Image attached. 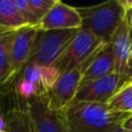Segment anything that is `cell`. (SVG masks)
I'll return each mask as SVG.
<instances>
[{"label":"cell","instance_id":"cell-1","mask_svg":"<svg viewBox=\"0 0 132 132\" xmlns=\"http://www.w3.org/2000/svg\"><path fill=\"white\" fill-rule=\"evenodd\" d=\"M66 132H114L131 113L113 112L107 104L72 102L58 111Z\"/></svg>","mask_w":132,"mask_h":132},{"label":"cell","instance_id":"cell-2","mask_svg":"<svg viewBox=\"0 0 132 132\" xmlns=\"http://www.w3.org/2000/svg\"><path fill=\"white\" fill-rule=\"evenodd\" d=\"M76 8L81 19V29L90 31L103 43H109L127 11L121 0H109L93 6Z\"/></svg>","mask_w":132,"mask_h":132},{"label":"cell","instance_id":"cell-3","mask_svg":"<svg viewBox=\"0 0 132 132\" xmlns=\"http://www.w3.org/2000/svg\"><path fill=\"white\" fill-rule=\"evenodd\" d=\"M78 30H39L28 62L39 66H52L66 50Z\"/></svg>","mask_w":132,"mask_h":132},{"label":"cell","instance_id":"cell-4","mask_svg":"<svg viewBox=\"0 0 132 132\" xmlns=\"http://www.w3.org/2000/svg\"><path fill=\"white\" fill-rule=\"evenodd\" d=\"M102 44L104 43L93 33L80 28L53 66L60 74L75 69L84 65Z\"/></svg>","mask_w":132,"mask_h":132},{"label":"cell","instance_id":"cell-5","mask_svg":"<svg viewBox=\"0 0 132 132\" xmlns=\"http://www.w3.org/2000/svg\"><path fill=\"white\" fill-rule=\"evenodd\" d=\"M131 24L132 8L127 9L124 20L109 41L114 56V72L126 80L132 79V68L130 66V55L132 52Z\"/></svg>","mask_w":132,"mask_h":132},{"label":"cell","instance_id":"cell-6","mask_svg":"<svg viewBox=\"0 0 132 132\" xmlns=\"http://www.w3.org/2000/svg\"><path fill=\"white\" fill-rule=\"evenodd\" d=\"M82 66L59 75L52 88L46 92L48 107L54 111H61L71 104L80 85Z\"/></svg>","mask_w":132,"mask_h":132},{"label":"cell","instance_id":"cell-7","mask_svg":"<svg viewBox=\"0 0 132 132\" xmlns=\"http://www.w3.org/2000/svg\"><path fill=\"white\" fill-rule=\"evenodd\" d=\"M127 81L129 80H126L116 72H112L89 84L79 86L73 102L106 104Z\"/></svg>","mask_w":132,"mask_h":132},{"label":"cell","instance_id":"cell-8","mask_svg":"<svg viewBox=\"0 0 132 132\" xmlns=\"http://www.w3.org/2000/svg\"><path fill=\"white\" fill-rule=\"evenodd\" d=\"M32 132H66L58 111L48 107L45 95H37L26 100Z\"/></svg>","mask_w":132,"mask_h":132},{"label":"cell","instance_id":"cell-9","mask_svg":"<svg viewBox=\"0 0 132 132\" xmlns=\"http://www.w3.org/2000/svg\"><path fill=\"white\" fill-rule=\"evenodd\" d=\"M39 30V26H26L19 30H15L11 36L9 56L11 72L14 81L19 73L29 60L34 40Z\"/></svg>","mask_w":132,"mask_h":132},{"label":"cell","instance_id":"cell-10","mask_svg":"<svg viewBox=\"0 0 132 132\" xmlns=\"http://www.w3.org/2000/svg\"><path fill=\"white\" fill-rule=\"evenodd\" d=\"M81 66L82 72L79 86L89 84L93 80L114 72V56L110 43L102 44L95 52V54Z\"/></svg>","mask_w":132,"mask_h":132},{"label":"cell","instance_id":"cell-11","mask_svg":"<svg viewBox=\"0 0 132 132\" xmlns=\"http://www.w3.org/2000/svg\"><path fill=\"white\" fill-rule=\"evenodd\" d=\"M40 30L80 29L81 19L76 7L57 0L55 5L40 20Z\"/></svg>","mask_w":132,"mask_h":132},{"label":"cell","instance_id":"cell-12","mask_svg":"<svg viewBox=\"0 0 132 132\" xmlns=\"http://www.w3.org/2000/svg\"><path fill=\"white\" fill-rule=\"evenodd\" d=\"M14 31L0 27V89L14 81L9 56L10 39Z\"/></svg>","mask_w":132,"mask_h":132},{"label":"cell","instance_id":"cell-13","mask_svg":"<svg viewBox=\"0 0 132 132\" xmlns=\"http://www.w3.org/2000/svg\"><path fill=\"white\" fill-rule=\"evenodd\" d=\"M4 119L6 124V132H32L26 101L22 100L18 105L10 108L4 116Z\"/></svg>","mask_w":132,"mask_h":132},{"label":"cell","instance_id":"cell-14","mask_svg":"<svg viewBox=\"0 0 132 132\" xmlns=\"http://www.w3.org/2000/svg\"><path fill=\"white\" fill-rule=\"evenodd\" d=\"M26 26L12 0H0V27L14 31Z\"/></svg>","mask_w":132,"mask_h":132},{"label":"cell","instance_id":"cell-15","mask_svg":"<svg viewBox=\"0 0 132 132\" xmlns=\"http://www.w3.org/2000/svg\"><path fill=\"white\" fill-rule=\"evenodd\" d=\"M106 104L110 111L132 113V79L127 81Z\"/></svg>","mask_w":132,"mask_h":132},{"label":"cell","instance_id":"cell-16","mask_svg":"<svg viewBox=\"0 0 132 132\" xmlns=\"http://www.w3.org/2000/svg\"><path fill=\"white\" fill-rule=\"evenodd\" d=\"M18 78H22L36 85L39 91V95H45L42 90V66L28 62L19 73L16 79Z\"/></svg>","mask_w":132,"mask_h":132},{"label":"cell","instance_id":"cell-17","mask_svg":"<svg viewBox=\"0 0 132 132\" xmlns=\"http://www.w3.org/2000/svg\"><path fill=\"white\" fill-rule=\"evenodd\" d=\"M14 91H15L18 98L23 101L29 100L32 97L39 95V91H38V88L36 85H34L28 80L22 79V78L15 79Z\"/></svg>","mask_w":132,"mask_h":132},{"label":"cell","instance_id":"cell-18","mask_svg":"<svg viewBox=\"0 0 132 132\" xmlns=\"http://www.w3.org/2000/svg\"><path fill=\"white\" fill-rule=\"evenodd\" d=\"M16 10L28 26H39V19L30 7L28 0H12Z\"/></svg>","mask_w":132,"mask_h":132},{"label":"cell","instance_id":"cell-19","mask_svg":"<svg viewBox=\"0 0 132 132\" xmlns=\"http://www.w3.org/2000/svg\"><path fill=\"white\" fill-rule=\"evenodd\" d=\"M57 0H28V3L39 21L55 5ZM40 23V22H39Z\"/></svg>","mask_w":132,"mask_h":132},{"label":"cell","instance_id":"cell-20","mask_svg":"<svg viewBox=\"0 0 132 132\" xmlns=\"http://www.w3.org/2000/svg\"><path fill=\"white\" fill-rule=\"evenodd\" d=\"M59 75L60 73L53 65L42 66V90L44 94H46V92L52 88V86L55 84Z\"/></svg>","mask_w":132,"mask_h":132},{"label":"cell","instance_id":"cell-21","mask_svg":"<svg viewBox=\"0 0 132 132\" xmlns=\"http://www.w3.org/2000/svg\"><path fill=\"white\" fill-rule=\"evenodd\" d=\"M122 128L126 132H132V113L129 114L122 124Z\"/></svg>","mask_w":132,"mask_h":132},{"label":"cell","instance_id":"cell-22","mask_svg":"<svg viewBox=\"0 0 132 132\" xmlns=\"http://www.w3.org/2000/svg\"><path fill=\"white\" fill-rule=\"evenodd\" d=\"M5 127H6V124H5L4 116L2 113H0V132L5 131Z\"/></svg>","mask_w":132,"mask_h":132},{"label":"cell","instance_id":"cell-23","mask_svg":"<svg viewBox=\"0 0 132 132\" xmlns=\"http://www.w3.org/2000/svg\"><path fill=\"white\" fill-rule=\"evenodd\" d=\"M114 132H126V131L122 128V126H120V127H118V128L114 130Z\"/></svg>","mask_w":132,"mask_h":132},{"label":"cell","instance_id":"cell-24","mask_svg":"<svg viewBox=\"0 0 132 132\" xmlns=\"http://www.w3.org/2000/svg\"><path fill=\"white\" fill-rule=\"evenodd\" d=\"M130 66L132 68V52H131V55H130Z\"/></svg>","mask_w":132,"mask_h":132},{"label":"cell","instance_id":"cell-25","mask_svg":"<svg viewBox=\"0 0 132 132\" xmlns=\"http://www.w3.org/2000/svg\"><path fill=\"white\" fill-rule=\"evenodd\" d=\"M131 42H132V24H131Z\"/></svg>","mask_w":132,"mask_h":132},{"label":"cell","instance_id":"cell-26","mask_svg":"<svg viewBox=\"0 0 132 132\" xmlns=\"http://www.w3.org/2000/svg\"><path fill=\"white\" fill-rule=\"evenodd\" d=\"M2 132H6V131H2Z\"/></svg>","mask_w":132,"mask_h":132}]
</instances>
